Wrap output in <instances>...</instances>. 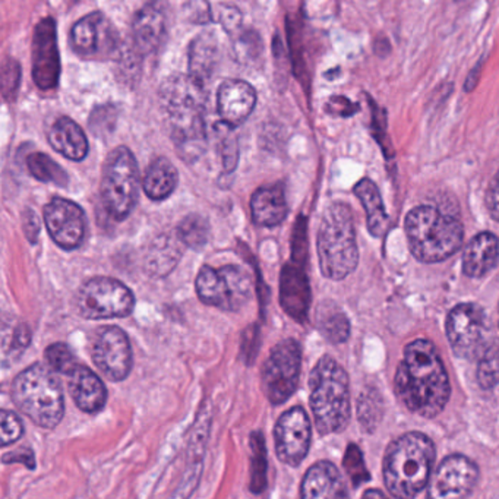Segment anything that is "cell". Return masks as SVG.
<instances>
[{
  "instance_id": "cell-18",
  "label": "cell",
  "mask_w": 499,
  "mask_h": 499,
  "mask_svg": "<svg viewBox=\"0 0 499 499\" xmlns=\"http://www.w3.org/2000/svg\"><path fill=\"white\" fill-rule=\"evenodd\" d=\"M48 234L63 249L78 248L86 236V215L72 201L55 198L45 207Z\"/></svg>"
},
{
  "instance_id": "cell-16",
  "label": "cell",
  "mask_w": 499,
  "mask_h": 499,
  "mask_svg": "<svg viewBox=\"0 0 499 499\" xmlns=\"http://www.w3.org/2000/svg\"><path fill=\"white\" fill-rule=\"evenodd\" d=\"M70 43L81 57L104 59L118 50L119 36L113 24L101 12H93L75 24Z\"/></svg>"
},
{
  "instance_id": "cell-22",
  "label": "cell",
  "mask_w": 499,
  "mask_h": 499,
  "mask_svg": "<svg viewBox=\"0 0 499 499\" xmlns=\"http://www.w3.org/2000/svg\"><path fill=\"white\" fill-rule=\"evenodd\" d=\"M133 45L140 55H151L166 34V14L161 5L147 4L137 12L132 24Z\"/></svg>"
},
{
  "instance_id": "cell-29",
  "label": "cell",
  "mask_w": 499,
  "mask_h": 499,
  "mask_svg": "<svg viewBox=\"0 0 499 499\" xmlns=\"http://www.w3.org/2000/svg\"><path fill=\"white\" fill-rule=\"evenodd\" d=\"M355 195L367 211L368 229L375 237H381L389 229V214L385 211L379 189L374 181L365 178L355 186Z\"/></svg>"
},
{
  "instance_id": "cell-13",
  "label": "cell",
  "mask_w": 499,
  "mask_h": 499,
  "mask_svg": "<svg viewBox=\"0 0 499 499\" xmlns=\"http://www.w3.org/2000/svg\"><path fill=\"white\" fill-rule=\"evenodd\" d=\"M479 481V467L463 454L445 457L431 474L426 499H469Z\"/></svg>"
},
{
  "instance_id": "cell-45",
  "label": "cell",
  "mask_w": 499,
  "mask_h": 499,
  "mask_svg": "<svg viewBox=\"0 0 499 499\" xmlns=\"http://www.w3.org/2000/svg\"><path fill=\"white\" fill-rule=\"evenodd\" d=\"M30 331L26 327H19L18 331L16 333V344L19 348H26L30 343Z\"/></svg>"
},
{
  "instance_id": "cell-5",
  "label": "cell",
  "mask_w": 499,
  "mask_h": 499,
  "mask_svg": "<svg viewBox=\"0 0 499 499\" xmlns=\"http://www.w3.org/2000/svg\"><path fill=\"white\" fill-rule=\"evenodd\" d=\"M311 409L321 435L343 432L350 421L348 375L331 356H322L309 377Z\"/></svg>"
},
{
  "instance_id": "cell-30",
  "label": "cell",
  "mask_w": 499,
  "mask_h": 499,
  "mask_svg": "<svg viewBox=\"0 0 499 499\" xmlns=\"http://www.w3.org/2000/svg\"><path fill=\"white\" fill-rule=\"evenodd\" d=\"M178 182L179 173L176 167L169 160L160 157L154 160L145 172L142 188L150 200L163 201L174 192Z\"/></svg>"
},
{
  "instance_id": "cell-37",
  "label": "cell",
  "mask_w": 499,
  "mask_h": 499,
  "mask_svg": "<svg viewBox=\"0 0 499 499\" xmlns=\"http://www.w3.org/2000/svg\"><path fill=\"white\" fill-rule=\"evenodd\" d=\"M344 469L348 472L353 486H360L370 479L362 452L358 445L350 444L344 454Z\"/></svg>"
},
{
  "instance_id": "cell-44",
  "label": "cell",
  "mask_w": 499,
  "mask_h": 499,
  "mask_svg": "<svg viewBox=\"0 0 499 499\" xmlns=\"http://www.w3.org/2000/svg\"><path fill=\"white\" fill-rule=\"evenodd\" d=\"M486 205L491 211L492 219L498 220V186H496V178L492 181L491 188L486 193Z\"/></svg>"
},
{
  "instance_id": "cell-26",
  "label": "cell",
  "mask_w": 499,
  "mask_h": 499,
  "mask_svg": "<svg viewBox=\"0 0 499 499\" xmlns=\"http://www.w3.org/2000/svg\"><path fill=\"white\" fill-rule=\"evenodd\" d=\"M48 142L56 151L72 161H81L88 152V140L79 125L69 118H60L48 132Z\"/></svg>"
},
{
  "instance_id": "cell-36",
  "label": "cell",
  "mask_w": 499,
  "mask_h": 499,
  "mask_svg": "<svg viewBox=\"0 0 499 499\" xmlns=\"http://www.w3.org/2000/svg\"><path fill=\"white\" fill-rule=\"evenodd\" d=\"M47 367L56 374L69 375L77 368L78 362L75 355L65 343H55L48 346L45 351Z\"/></svg>"
},
{
  "instance_id": "cell-7",
  "label": "cell",
  "mask_w": 499,
  "mask_h": 499,
  "mask_svg": "<svg viewBox=\"0 0 499 499\" xmlns=\"http://www.w3.org/2000/svg\"><path fill=\"white\" fill-rule=\"evenodd\" d=\"M317 249L324 277L340 281L356 270L359 264V248L348 205L341 203L329 205L319 226Z\"/></svg>"
},
{
  "instance_id": "cell-10",
  "label": "cell",
  "mask_w": 499,
  "mask_h": 499,
  "mask_svg": "<svg viewBox=\"0 0 499 499\" xmlns=\"http://www.w3.org/2000/svg\"><path fill=\"white\" fill-rule=\"evenodd\" d=\"M448 341L457 358L474 360L481 358L495 338H489V318L477 304H460L447 317Z\"/></svg>"
},
{
  "instance_id": "cell-27",
  "label": "cell",
  "mask_w": 499,
  "mask_h": 499,
  "mask_svg": "<svg viewBox=\"0 0 499 499\" xmlns=\"http://www.w3.org/2000/svg\"><path fill=\"white\" fill-rule=\"evenodd\" d=\"M219 57V43L214 36L200 34L189 47V77L205 86L211 75L214 74Z\"/></svg>"
},
{
  "instance_id": "cell-4",
  "label": "cell",
  "mask_w": 499,
  "mask_h": 499,
  "mask_svg": "<svg viewBox=\"0 0 499 499\" xmlns=\"http://www.w3.org/2000/svg\"><path fill=\"white\" fill-rule=\"evenodd\" d=\"M414 258L425 264L445 261L462 248L464 229L459 219L432 205H419L404 222Z\"/></svg>"
},
{
  "instance_id": "cell-23",
  "label": "cell",
  "mask_w": 499,
  "mask_h": 499,
  "mask_svg": "<svg viewBox=\"0 0 499 499\" xmlns=\"http://www.w3.org/2000/svg\"><path fill=\"white\" fill-rule=\"evenodd\" d=\"M208 428H210L208 414H200L189 441L188 452L191 462L188 463L181 483L172 494L171 499H189L198 486L201 472H203V447L207 442Z\"/></svg>"
},
{
  "instance_id": "cell-28",
  "label": "cell",
  "mask_w": 499,
  "mask_h": 499,
  "mask_svg": "<svg viewBox=\"0 0 499 499\" xmlns=\"http://www.w3.org/2000/svg\"><path fill=\"white\" fill-rule=\"evenodd\" d=\"M182 246L183 244L176 234H161L150 246L145 258V268L151 275L164 277L179 263Z\"/></svg>"
},
{
  "instance_id": "cell-40",
  "label": "cell",
  "mask_w": 499,
  "mask_h": 499,
  "mask_svg": "<svg viewBox=\"0 0 499 499\" xmlns=\"http://www.w3.org/2000/svg\"><path fill=\"white\" fill-rule=\"evenodd\" d=\"M118 111L113 106H100L94 109L89 118V128L97 135H108L115 130Z\"/></svg>"
},
{
  "instance_id": "cell-35",
  "label": "cell",
  "mask_w": 499,
  "mask_h": 499,
  "mask_svg": "<svg viewBox=\"0 0 499 499\" xmlns=\"http://www.w3.org/2000/svg\"><path fill=\"white\" fill-rule=\"evenodd\" d=\"M477 382L482 390L491 391L498 382V348L496 340L477 359Z\"/></svg>"
},
{
  "instance_id": "cell-12",
  "label": "cell",
  "mask_w": 499,
  "mask_h": 499,
  "mask_svg": "<svg viewBox=\"0 0 499 499\" xmlns=\"http://www.w3.org/2000/svg\"><path fill=\"white\" fill-rule=\"evenodd\" d=\"M77 305L87 319L125 318L132 314L135 297L122 281L96 277L82 285Z\"/></svg>"
},
{
  "instance_id": "cell-38",
  "label": "cell",
  "mask_w": 499,
  "mask_h": 499,
  "mask_svg": "<svg viewBox=\"0 0 499 499\" xmlns=\"http://www.w3.org/2000/svg\"><path fill=\"white\" fill-rule=\"evenodd\" d=\"M24 426L14 411L0 409V448L14 444L23 437Z\"/></svg>"
},
{
  "instance_id": "cell-33",
  "label": "cell",
  "mask_w": 499,
  "mask_h": 499,
  "mask_svg": "<svg viewBox=\"0 0 499 499\" xmlns=\"http://www.w3.org/2000/svg\"><path fill=\"white\" fill-rule=\"evenodd\" d=\"M176 236L183 246L203 249L210 239V224L200 214H189L179 223Z\"/></svg>"
},
{
  "instance_id": "cell-21",
  "label": "cell",
  "mask_w": 499,
  "mask_h": 499,
  "mask_svg": "<svg viewBox=\"0 0 499 499\" xmlns=\"http://www.w3.org/2000/svg\"><path fill=\"white\" fill-rule=\"evenodd\" d=\"M69 378L70 396L84 413L96 414L108 403V390L100 378L84 365H77Z\"/></svg>"
},
{
  "instance_id": "cell-43",
  "label": "cell",
  "mask_w": 499,
  "mask_h": 499,
  "mask_svg": "<svg viewBox=\"0 0 499 499\" xmlns=\"http://www.w3.org/2000/svg\"><path fill=\"white\" fill-rule=\"evenodd\" d=\"M24 232H26V237L30 239L31 244L37 241L40 223H38L37 215L34 214L31 210H26L24 213Z\"/></svg>"
},
{
  "instance_id": "cell-34",
  "label": "cell",
  "mask_w": 499,
  "mask_h": 499,
  "mask_svg": "<svg viewBox=\"0 0 499 499\" xmlns=\"http://www.w3.org/2000/svg\"><path fill=\"white\" fill-rule=\"evenodd\" d=\"M266 447L263 433H251V491L263 494L266 489Z\"/></svg>"
},
{
  "instance_id": "cell-8",
  "label": "cell",
  "mask_w": 499,
  "mask_h": 499,
  "mask_svg": "<svg viewBox=\"0 0 499 499\" xmlns=\"http://www.w3.org/2000/svg\"><path fill=\"white\" fill-rule=\"evenodd\" d=\"M140 196V169L132 151L118 147L109 154L101 179V198L109 214L125 220Z\"/></svg>"
},
{
  "instance_id": "cell-3",
  "label": "cell",
  "mask_w": 499,
  "mask_h": 499,
  "mask_svg": "<svg viewBox=\"0 0 499 499\" xmlns=\"http://www.w3.org/2000/svg\"><path fill=\"white\" fill-rule=\"evenodd\" d=\"M437 450L421 432H407L392 441L384 457L385 486L394 498L413 499L428 486Z\"/></svg>"
},
{
  "instance_id": "cell-31",
  "label": "cell",
  "mask_w": 499,
  "mask_h": 499,
  "mask_svg": "<svg viewBox=\"0 0 499 499\" xmlns=\"http://www.w3.org/2000/svg\"><path fill=\"white\" fill-rule=\"evenodd\" d=\"M317 324L329 343L341 344L350 336V322L340 307L331 302H322L317 311Z\"/></svg>"
},
{
  "instance_id": "cell-1",
  "label": "cell",
  "mask_w": 499,
  "mask_h": 499,
  "mask_svg": "<svg viewBox=\"0 0 499 499\" xmlns=\"http://www.w3.org/2000/svg\"><path fill=\"white\" fill-rule=\"evenodd\" d=\"M394 391L407 411L435 418L452 396L444 362L432 341L418 338L407 344L394 377Z\"/></svg>"
},
{
  "instance_id": "cell-14",
  "label": "cell",
  "mask_w": 499,
  "mask_h": 499,
  "mask_svg": "<svg viewBox=\"0 0 499 499\" xmlns=\"http://www.w3.org/2000/svg\"><path fill=\"white\" fill-rule=\"evenodd\" d=\"M91 358L101 374L113 382L125 381L132 370L130 338L119 327L97 329L91 344Z\"/></svg>"
},
{
  "instance_id": "cell-15",
  "label": "cell",
  "mask_w": 499,
  "mask_h": 499,
  "mask_svg": "<svg viewBox=\"0 0 499 499\" xmlns=\"http://www.w3.org/2000/svg\"><path fill=\"white\" fill-rule=\"evenodd\" d=\"M275 452L281 463L297 467L307 459L311 447V421L304 407H293L281 414L274 428Z\"/></svg>"
},
{
  "instance_id": "cell-2",
  "label": "cell",
  "mask_w": 499,
  "mask_h": 499,
  "mask_svg": "<svg viewBox=\"0 0 499 499\" xmlns=\"http://www.w3.org/2000/svg\"><path fill=\"white\" fill-rule=\"evenodd\" d=\"M207 88L189 75H173L160 89V101L171 123L174 142L186 160L203 152L207 140Z\"/></svg>"
},
{
  "instance_id": "cell-19",
  "label": "cell",
  "mask_w": 499,
  "mask_h": 499,
  "mask_svg": "<svg viewBox=\"0 0 499 499\" xmlns=\"http://www.w3.org/2000/svg\"><path fill=\"white\" fill-rule=\"evenodd\" d=\"M256 106V93L254 87L241 79L223 82L217 93V111L223 125L230 130L241 126L251 116Z\"/></svg>"
},
{
  "instance_id": "cell-11",
  "label": "cell",
  "mask_w": 499,
  "mask_h": 499,
  "mask_svg": "<svg viewBox=\"0 0 499 499\" xmlns=\"http://www.w3.org/2000/svg\"><path fill=\"white\" fill-rule=\"evenodd\" d=\"M302 368L299 343L286 338L274 346L261 370L264 394L274 406L286 403L296 392Z\"/></svg>"
},
{
  "instance_id": "cell-46",
  "label": "cell",
  "mask_w": 499,
  "mask_h": 499,
  "mask_svg": "<svg viewBox=\"0 0 499 499\" xmlns=\"http://www.w3.org/2000/svg\"><path fill=\"white\" fill-rule=\"evenodd\" d=\"M362 499H390V498H387V496H385L384 494H382V492L379 491V489H368V491L365 492V494H363Z\"/></svg>"
},
{
  "instance_id": "cell-39",
  "label": "cell",
  "mask_w": 499,
  "mask_h": 499,
  "mask_svg": "<svg viewBox=\"0 0 499 499\" xmlns=\"http://www.w3.org/2000/svg\"><path fill=\"white\" fill-rule=\"evenodd\" d=\"M21 79V67L16 60H8L0 67V96L12 99L16 96Z\"/></svg>"
},
{
  "instance_id": "cell-9",
  "label": "cell",
  "mask_w": 499,
  "mask_h": 499,
  "mask_svg": "<svg viewBox=\"0 0 499 499\" xmlns=\"http://www.w3.org/2000/svg\"><path fill=\"white\" fill-rule=\"evenodd\" d=\"M195 287L203 304L224 312H237L248 305L254 295V278L241 265H205L198 273Z\"/></svg>"
},
{
  "instance_id": "cell-17",
  "label": "cell",
  "mask_w": 499,
  "mask_h": 499,
  "mask_svg": "<svg viewBox=\"0 0 499 499\" xmlns=\"http://www.w3.org/2000/svg\"><path fill=\"white\" fill-rule=\"evenodd\" d=\"M60 56L57 50L55 19H41L33 37V79L40 89H53L59 84Z\"/></svg>"
},
{
  "instance_id": "cell-24",
  "label": "cell",
  "mask_w": 499,
  "mask_h": 499,
  "mask_svg": "<svg viewBox=\"0 0 499 499\" xmlns=\"http://www.w3.org/2000/svg\"><path fill=\"white\" fill-rule=\"evenodd\" d=\"M251 211L256 226L275 227L281 224L289 213L285 188L280 185L259 188L252 195Z\"/></svg>"
},
{
  "instance_id": "cell-25",
  "label": "cell",
  "mask_w": 499,
  "mask_h": 499,
  "mask_svg": "<svg viewBox=\"0 0 499 499\" xmlns=\"http://www.w3.org/2000/svg\"><path fill=\"white\" fill-rule=\"evenodd\" d=\"M498 261V239L489 232L474 236L464 249L463 273L470 278H481L496 265Z\"/></svg>"
},
{
  "instance_id": "cell-6",
  "label": "cell",
  "mask_w": 499,
  "mask_h": 499,
  "mask_svg": "<svg viewBox=\"0 0 499 499\" xmlns=\"http://www.w3.org/2000/svg\"><path fill=\"white\" fill-rule=\"evenodd\" d=\"M12 400L19 411L43 430L62 421L65 399L62 385L47 365L34 363L12 382Z\"/></svg>"
},
{
  "instance_id": "cell-32",
  "label": "cell",
  "mask_w": 499,
  "mask_h": 499,
  "mask_svg": "<svg viewBox=\"0 0 499 499\" xmlns=\"http://www.w3.org/2000/svg\"><path fill=\"white\" fill-rule=\"evenodd\" d=\"M26 167L37 181L53 183L60 188H65L69 183L67 172L52 157L46 156L43 152H33L26 157Z\"/></svg>"
},
{
  "instance_id": "cell-42",
  "label": "cell",
  "mask_w": 499,
  "mask_h": 499,
  "mask_svg": "<svg viewBox=\"0 0 499 499\" xmlns=\"http://www.w3.org/2000/svg\"><path fill=\"white\" fill-rule=\"evenodd\" d=\"M0 462L4 464H23L26 469H37V462H36V454L31 448H18L16 452H6L0 457Z\"/></svg>"
},
{
  "instance_id": "cell-20",
  "label": "cell",
  "mask_w": 499,
  "mask_h": 499,
  "mask_svg": "<svg viewBox=\"0 0 499 499\" xmlns=\"http://www.w3.org/2000/svg\"><path fill=\"white\" fill-rule=\"evenodd\" d=\"M300 499H350L348 483L331 462H318L307 470Z\"/></svg>"
},
{
  "instance_id": "cell-41",
  "label": "cell",
  "mask_w": 499,
  "mask_h": 499,
  "mask_svg": "<svg viewBox=\"0 0 499 499\" xmlns=\"http://www.w3.org/2000/svg\"><path fill=\"white\" fill-rule=\"evenodd\" d=\"M360 421L365 426H375L374 418L379 421V397L375 392H365L360 399L359 407Z\"/></svg>"
}]
</instances>
